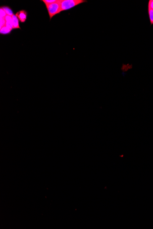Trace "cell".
Masks as SVG:
<instances>
[{
  "label": "cell",
  "instance_id": "8992f818",
  "mask_svg": "<svg viewBox=\"0 0 153 229\" xmlns=\"http://www.w3.org/2000/svg\"><path fill=\"white\" fill-rule=\"evenodd\" d=\"M12 30L8 29L7 27H6V26H5L3 27L1 29V30H0V33H1V34H10Z\"/></svg>",
  "mask_w": 153,
  "mask_h": 229
},
{
  "label": "cell",
  "instance_id": "277c9868",
  "mask_svg": "<svg viewBox=\"0 0 153 229\" xmlns=\"http://www.w3.org/2000/svg\"><path fill=\"white\" fill-rule=\"evenodd\" d=\"M12 20H13V29H21L19 24V20L15 14L13 15L12 16Z\"/></svg>",
  "mask_w": 153,
  "mask_h": 229
},
{
  "label": "cell",
  "instance_id": "7a4b0ae2",
  "mask_svg": "<svg viewBox=\"0 0 153 229\" xmlns=\"http://www.w3.org/2000/svg\"><path fill=\"white\" fill-rule=\"evenodd\" d=\"M48 14H49L50 19H51L53 17L56 15L59 14L61 12V11L60 0H58L56 2L52 4L45 5Z\"/></svg>",
  "mask_w": 153,
  "mask_h": 229
},
{
  "label": "cell",
  "instance_id": "52a82bcc",
  "mask_svg": "<svg viewBox=\"0 0 153 229\" xmlns=\"http://www.w3.org/2000/svg\"><path fill=\"white\" fill-rule=\"evenodd\" d=\"M148 13L149 15L150 24L151 25L153 24V10L151 9L150 8H148Z\"/></svg>",
  "mask_w": 153,
  "mask_h": 229
},
{
  "label": "cell",
  "instance_id": "3957f363",
  "mask_svg": "<svg viewBox=\"0 0 153 229\" xmlns=\"http://www.w3.org/2000/svg\"><path fill=\"white\" fill-rule=\"evenodd\" d=\"M16 16L19 20L22 22H25L27 17V12L25 10H21L16 13Z\"/></svg>",
  "mask_w": 153,
  "mask_h": 229
},
{
  "label": "cell",
  "instance_id": "7c38bea8",
  "mask_svg": "<svg viewBox=\"0 0 153 229\" xmlns=\"http://www.w3.org/2000/svg\"><path fill=\"white\" fill-rule=\"evenodd\" d=\"M148 8H150L151 9L153 10V0L149 1Z\"/></svg>",
  "mask_w": 153,
  "mask_h": 229
},
{
  "label": "cell",
  "instance_id": "8fae6325",
  "mask_svg": "<svg viewBox=\"0 0 153 229\" xmlns=\"http://www.w3.org/2000/svg\"><path fill=\"white\" fill-rule=\"evenodd\" d=\"M6 24V21L4 18H1V29L3 27L5 26Z\"/></svg>",
  "mask_w": 153,
  "mask_h": 229
},
{
  "label": "cell",
  "instance_id": "5b68a950",
  "mask_svg": "<svg viewBox=\"0 0 153 229\" xmlns=\"http://www.w3.org/2000/svg\"><path fill=\"white\" fill-rule=\"evenodd\" d=\"M1 8H2V9L4 10L5 12H6L7 15L10 16L12 17L14 15L13 11L11 9V8L7 6H1Z\"/></svg>",
  "mask_w": 153,
  "mask_h": 229
},
{
  "label": "cell",
  "instance_id": "ba28073f",
  "mask_svg": "<svg viewBox=\"0 0 153 229\" xmlns=\"http://www.w3.org/2000/svg\"><path fill=\"white\" fill-rule=\"evenodd\" d=\"M4 19H5L6 22L13 25V20H12V17L6 15V16Z\"/></svg>",
  "mask_w": 153,
  "mask_h": 229
},
{
  "label": "cell",
  "instance_id": "30bf717a",
  "mask_svg": "<svg viewBox=\"0 0 153 229\" xmlns=\"http://www.w3.org/2000/svg\"><path fill=\"white\" fill-rule=\"evenodd\" d=\"M0 11H1V18H5L7 15L6 12L4 10L2 9V8H1Z\"/></svg>",
  "mask_w": 153,
  "mask_h": 229
},
{
  "label": "cell",
  "instance_id": "9c48e42d",
  "mask_svg": "<svg viewBox=\"0 0 153 229\" xmlns=\"http://www.w3.org/2000/svg\"><path fill=\"white\" fill-rule=\"evenodd\" d=\"M58 0H41V1H43L45 3V5H49V4H52V3H55Z\"/></svg>",
  "mask_w": 153,
  "mask_h": 229
},
{
  "label": "cell",
  "instance_id": "6da1fadb",
  "mask_svg": "<svg viewBox=\"0 0 153 229\" xmlns=\"http://www.w3.org/2000/svg\"><path fill=\"white\" fill-rule=\"evenodd\" d=\"M87 1L85 0H60L61 11L67 10Z\"/></svg>",
  "mask_w": 153,
  "mask_h": 229
}]
</instances>
